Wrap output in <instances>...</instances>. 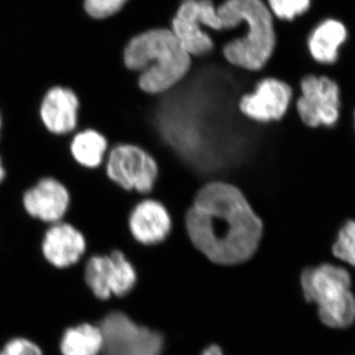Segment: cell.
<instances>
[{
    "label": "cell",
    "mask_w": 355,
    "mask_h": 355,
    "mask_svg": "<svg viewBox=\"0 0 355 355\" xmlns=\"http://www.w3.org/2000/svg\"><path fill=\"white\" fill-rule=\"evenodd\" d=\"M87 250L85 237L67 222L49 225L42 242L44 259L55 268H69L83 260Z\"/></svg>",
    "instance_id": "14"
},
{
    "label": "cell",
    "mask_w": 355,
    "mask_h": 355,
    "mask_svg": "<svg viewBox=\"0 0 355 355\" xmlns=\"http://www.w3.org/2000/svg\"><path fill=\"white\" fill-rule=\"evenodd\" d=\"M354 118H355V116H354Z\"/></svg>",
    "instance_id": "25"
},
{
    "label": "cell",
    "mask_w": 355,
    "mask_h": 355,
    "mask_svg": "<svg viewBox=\"0 0 355 355\" xmlns=\"http://www.w3.org/2000/svg\"><path fill=\"white\" fill-rule=\"evenodd\" d=\"M308 302L316 303L319 316L331 328H347L355 320V298L350 291L352 279L345 268L324 263L306 268L301 275Z\"/></svg>",
    "instance_id": "4"
},
{
    "label": "cell",
    "mask_w": 355,
    "mask_h": 355,
    "mask_svg": "<svg viewBox=\"0 0 355 355\" xmlns=\"http://www.w3.org/2000/svg\"><path fill=\"white\" fill-rule=\"evenodd\" d=\"M22 202L28 216L51 225L64 219L69 209L70 193L55 178L44 177L25 191Z\"/></svg>",
    "instance_id": "10"
},
{
    "label": "cell",
    "mask_w": 355,
    "mask_h": 355,
    "mask_svg": "<svg viewBox=\"0 0 355 355\" xmlns=\"http://www.w3.org/2000/svg\"><path fill=\"white\" fill-rule=\"evenodd\" d=\"M347 38V30L342 22L335 19L324 20L313 30L308 39L310 55L319 64H335L338 50Z\"/></svg>",
    "instance_id": "15"
},
{
    "label": "cell",
    "mask_w": 355,
    "mask_h": 355,
    "mask_svg": "<svg viewBox=\"0 0 355 355\" xmlns=\"http://www.w3.org/2000/svg\"><path fill=\"white\" fill-rule=\"evenodd\" d=\"M110 181L125 191L146 198L153 193L159 178L156 159L146 149L132 144L110 147L104 162Z\"/></svg>",
    "instance_id": "5"
},
{
    "label": "cell",
    "mask_w": 355,
    "mask_h": 355,
    "mask_svg": "<svg viewBox=\"0 0 355 355\" xmlns=\"http://www.w3.org/2000/svg\"><path fill=\"white\" fill-rule=\"evenodd\" d=\"M189 239L218 265L244 263L256 253L263 222L238 187L211 181L198 189L184 216Z\"/></svg>",
    "instance_id": "1"
},
{
    "label": "cell",
    "mask_w": 355,
    "mask_h": 355,
    "mask_svg": "<svg viewBox=\"0 0 355 355\" xmlns=\"http://www.w3.org/2000/svg\"><path fill=\"white\" fill-rule=\"evenodd\" d=\"M220 32L244 28L241 36L222 46L224 60L246 72L265 69L277 48L275 18L265 0H223L217 4Z\"/></svg>",
    "instance_id": "3"
},
{
    "label": "cell",
    "mask_w": 355,
    "mask_h": 355,
    "mask_svg": "<svg viewBox=\"0 0 355 355\" xmlns=\"http://www.w3.org/2000/svg\"><path fill=\"white\" fill-rule=\"evenodd\" d=\"M333 252L336 258L355 266V220L347 221L340 229Z\"/></svg>",
    "instance_id": "19"
},
{
    "label": "cell",
    "mask_w": 355,
    "mask_h": 355,
    "mask_svg": "<svg viewBox=\"0 0 355 355\" xmlns=\"http://www.w3.org/2000/svg\"><path fill=\"white\" fill-rule=\"evenodd\" d=\"M128 225L137 242L153 246L164 242L171 233L172 216L162 202L146 198L128 214Z\"/></svg>",
    "instance_id": "13"
},
{
    "label": "cell",
    "mask_w": 355,
    "mask_h": 355,
    "mask_svg": "<svg viewBox=\"0 0 355 355\" xmlns=\"http://www.w3.org/2000/svg\"><path fill=\"white\" fill-rule=\"evenodd\" d=\"M123 67L139 74L137 85L147 95L159 96L177 87L190 74L193 58L169 27L137 33L121 51Z\"/></svg>",
    "instance_id": "2"
},
{
    "label": "cell",
    "mask_w": 355,
    "mask_h": 355,
    "mask_svg": "<svg viewBox=\"0 0 355 355\" xmlns=\"http://www.w3.org/2000/svg\"><path fill=\"white\" fill-rule=\"evenodd\" d=\"M292 89L288 83L277 77H263L253 91L245 93L238 101L240 113L257 123L282 120L291 106Z\"/></svg>",
    "instance_id": "9"
},
{
    "label": "cell",
    "mask_w": 355,
    "mask_h": 355,
    "mask_svg": "<svg viewBox=\"0 0 355 355\" xmlns=\"http://www.w3.org/2000/svg\"><path fill=\"white\" fill-rule=\"evenodd\" d=\"M103 336L99 326L81 323L64 331L60 340L62 355H101Z\"/></svg>",
    "instance_id": "17"
},
{
    "label": "cell",
    "mask_w": 355,
    "mask_h": 355,
    "mask_svg": "<svg viewBox=\"0 0 355 355\" xmlns=\"http://www.w3.org/2000/svg\"><path fill=\"white\" fill-rule=\"evenodd\" d=\"M0 355H43L41 349L36 343L27 338H15L7 342Z\"/></svg>",
    "instance_id": "21"
},
{
    "label": "cell",
    "mask_w": 355,
    "mask_h": 355,
    "mask_svg": "<svg viewBox=\"0 0 355 355\" xmlns=\"http://www.w3.org/2000/svg\"><path fill=\"white\" fill-rule=\"evenodd\" d=\"M6 169H4L3 167V163H2V158L1 156H0V184H2V182L6 180Z\"/></svg>",
    "instance_id": "23"
},
{
    "label": "cell",
    "mask_w": 355,
    "mask_h": 355,
    "mask_svg": "<svg viewBox=\"0 0 355 355\" xmlns=\"http://www.w3.org/2000/svg\"><path fill=\"white\" fill-rule=\"evenodd\" d=\"M169 28L193 60L209 57L216 50V42L200 19V0H182Z\"/></svg>",
    "instance_id": "11"
},
{
    "label": "cell",
    "mask_w": 355,
    "mask_h": 355,
    "mask_svg": "<svg viewBox=\"0 0 355 355\" xmlns=\"http://www.w3.org/2000/svg\"><path fill=\"white\" fill-rule=\"evenodd\" d=\"M1 128H2V116H1V113H0V135H1Z\"/></svg>",
    "instance_id": "24"
},
{
    "label": "cell",
    "mask_w": 355,
    "mask_h": 355,
    "mask_svg": "<svg viewBox=\"0 0 355 355\" xmlns=\"http://www.w3.org/2000/svg\"><path fill=\"white\" fill-rule=\"evenodd\" d=\"M273 18L282 21H292L307 12L311 0H265Z\"/></svg>",
    "instance_id": "18"
},
{
    "label": "cell",
    "mask_w": 355,
    "mask_h": 355,
    "mask_svg": "<svg viewBox=\"0 0 355 355\" xmlns=\"http://www.w3.org/2000/svg\"><path fill=\"white\" fill-rule=\"evenodd\" d=\"M70 154L77 164L94 170L104 164L110 149L108 139L93 128L74 133L70 141Z\"/></svg>",
    "instance_id": "16"
},
{
    "label": "cell",
    "mask_w": 355,
    "mask_h": 355,
    "mask_svg": "<svg viewBox=\"0 0 355 355\" xmlns=\"http://www.w3.org/2000/svg\"><path fill=\"white\" fill-rule=\"evenodd\" d=\"M103 336L101 355H161L163 336L139 326L123 313L111 311L97 323Z\"/></svg>",
    "instance_id": "6"
},
{
    "label": "cell",
    "mask_w": 355,
    "mask_h": 355,
    "mask_svg": "<svg viewBox=\"0 0 355 355\" xmlns=\"http://www.w3.org/2000/svg\"><path fill=\"white\" fill-rule=\"evenodd\" d=\"M79 111L80 101L76 93L70 88L55 86L44 94L39 114L49 132L64 137L78 130Z\"/></svg>",
    "instance_id": "12"
},
{
    "label": "cell",
    "mask_w": 355,
    "mask_h": 355,
    "mask_svg": "<svg viewBox=\"0 0 355 355\" xmlns=\"http://www.w3.org/2000/svg\"><path fill=\"white\" fill-rule=\"evenodd\" d=\"M340 88L326 76H307L301 80L296 109L306 125L333 127L340 116Z\"/></svg>",
    "instance_id": "8"
},
{
    "label": "cell",
    "mask_w": 355,
    "mask_h": 355,
    "mask_svg": "<svg viewBox=\"0 0 355 355\" xmlns=\"http://www.w3.org/2000/svg\"><path fill=\"white\" fill-rule=\"evenodd\" d=\"M202 355H222V352L218 347L211 345L209 349H205Z\"/></svg>",
    "instance_id": "22"
},
{
    "label": "cell",
    "mask_w": 355,
    "mask_h": 355,
    "mask_svg": "<svg viewBox=\"0 0 355 355\" xmlns=\"http://www.w3.org/2000/svg\"><path fill=\"white\" fill-rule=\"evenodd\" d=\"M128 0H84V9L91 18L105 20L125 8Z\"/></svg>",
    "instance_id": "20"
},
{
    "label": "cell",
    "mask_w": 355,
    "mask_h": 355,
    "mask_svg": "<svg viewBox=\"0 0 355 355\" xmlns=\"http://www.w3.org/2000/svg\"><path fill=\"white\" fill-rule=\"evenodd\" d=\"M84 282L98 300L106 302L112 296L123 297L137 282L135 268L120 250L86 258Z\"/></svg>",
    "instance_id": "7"
}]
</instances>
